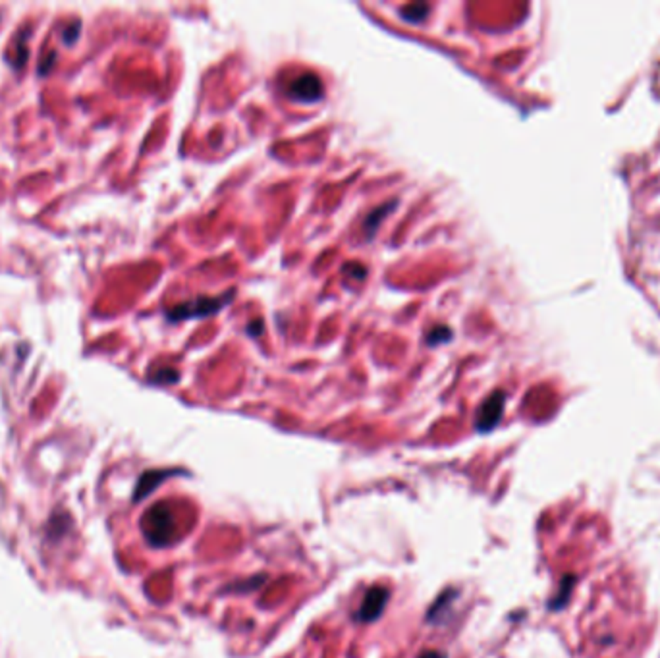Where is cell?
<instances>
[{
    "label": "cell",
    "instance_id": "30bf717a",
    "mask_svg": "<svg viewBox=\"0 0 660 658\" xmlns=\"http://www.w3.org/2000/svg\"><path fill=\"white\" fill-rule=\"evenodd\" d=\"M151 381L160 382V384H170V382L178 381V373H176L174 369H162V373H159L157 377H153Z\"/></svg>",
    "mask_w": 660,
    "mask_h": 658
},
{
    "label": "cell",
    "instance_id": "277c9868",
    "mask_svg": "<svg viewBox=\"0 0 660 658\" xmlns=\"http://www.w3.org/2000/svg\"><path fill=\"white\" fill-rule=\"evenodd\" d=\"M323 93H325V85L320 82V77L315 74H303L288 85V95L299 103H315L323 99Z\"/></svg>",
    "mask_w": 660,
    "mask_h": 658
},
{
    "label": "cell",
    "instance_id": "7c38bea8",
    "mask_svg": "<svg viewBox=\"0 0 660 658\" xmlns=\"http://www.w3.org/2000/svg\"><path fill=\"white\" fill-rule=\"evenodd\" d=\"M419 658H446L444 652H438V651H425L421 652V657Z\"/></svg>",
    "mask_w": 660,
    "mask_h": 658
},
{
    "label": "cell",
    "instance_id": "7a4b0ae2",
    "mask_svg": "<svg viewBox=\"0 0 660 658\" xmlns=\"http://www.w3.org/2000/svg\"><path fill=\"white\" fill-rule=\"evenodd\" d=\"M232 299V294L224 296V298H197L189 303H181L172 307L168 311V319L170 320H184V319H201V317H208V315H215L223 309L224 305L228 303Z\"/></svg>",
    "mask_w": 660,
    "mask_h": 658
},
{
    "label": "cell",
    "instance_id": "ba28073f",
    "mask_svg": "<svg viewBox=\"0 0 660 658\" xmlns=\"http://www.w3.org/2000/svg\"><path fill=\"white\" fill-rule=\"evenodd\" d=\"M431 12V4H425V2H411L408 6H403L400 10L403 20L411 21V23H419L427 18V14Z\"/></svg>",
    "mask_w": 660,
    "mask_h": 658
},
{
    "label": "cell",
    "instance_id": "5b68a950",
    "mask_svg": "<svg viewBox=\"0 0 660 658\" xmlns=\"http://www.w3.org/2000/svg\"><path fill=\"white\" fill-rule=\"evenodd\" d=\"M388 598L390 593L386 587H382V585L371 587V589L365 593V596H363V603L362 606L357 608V616L355 618L365 622V624L373 622V620H376V618L381 616L384 606L388 604Z\"/></svg>",
    "mask_w": 660,
    "mask_h": 658
},
{
    "label": "cell",
    "instance_id": "6da1fadb",
    "mask_svg": "<svg viewBox=\"0 0 660 658\" xmlns=\"http://www.w3.org/2000/svg\"><path fill=\"white\" fill-rule=\"evenodd\" d=\"M174 531H176V520H174L172 510L168 508V504H157L145 513L143 533L151 545L164 547L172 540Z\"/></svg>",
    "mask_w": 660,
    "mask_h": 658
},
{
    "label": "cell",
    "instance_id": "9c48e42d",
    "mask_svg": "<svg viewBox=\"0 0 660 658\" xmlns=\"http://www.w3.org/2000/svg\"><path fill=\"white\" fill-rule=\"evenodd\" d=\"M452 338V330L448 326L438 325L435 326L432 330L427 333V344L429 346H438V344H446V342H450Z\"/></svg>",
    "mask_w": 660,
    "mask_h": 658
},
{
    "label": "cell",
    "instance_id": "8992f818",
    "mask_svg": "<svg viewBox=\"0 0 660 658\" xmlns=\"http://www.w3.org/2000/svg\"><path fill=\"white\" fill-rule=\"evenodd\" d=\"M172 472H147L141 475V479L138 481V489H135V494H133V500L138 502V500L145 498L149 496L151 492L157 489L160 481H164L167 477H170Z\"/></svg>",
    "mask_w": 660,
    "mask_h": 658
},
{
    "label": "cell",
    "instance_id": "3957f363",
    "mask_svg": "<svg viewBox=\"0 0 660 658\" xmlns=\"http://www.w3.org/2000/svg\"><path fill=\"white\" fill-rule=\"evenodd\" d=\"M504 406H506V394L502 390H496L493 394L486 398L483 406L477 411V419H475V427L479 433H488L493 430L498 421L502 419L504 413Z\"/></svg>",
    "mask_w": 660,
    "mask_h": 658
},
{
    "label": "cell",
    "instance_id": "8fae6325",
    "mask_svg": "<svg viewBox=\"0 0 660 658\" xmlns=\"http://www.w3.org/2000/svg\"><path fill=\"white\" fill-rule=\"evenodd\" d=\"M346 272H354L355 278H362V280H363V277H365V269H363L362 264H354V263L347 264Z\"/></svg>",
    "mask_w": 660,
    "mask_h": 658
},
{
    "label": "cell",
    "instance_id": "52a82bcc",
    "mask_svg": "<svg viewBox=\"0 0 660 658\" xmlns=\"http://www.w3.org/2000/svg\"><path fill=\"white\" fill-rule=\"evenodd\" d=\"M394 207H396V203H384V205H381V207H376L375 211L369 213L367 218L363 221V234H365L367 240H371V238L375 236L376 228H379L382 224V221L388 216L390 211H394Z\"/></svg>",
    "mask_w": 660,
    "mask_h": 658
}]
</instances>
